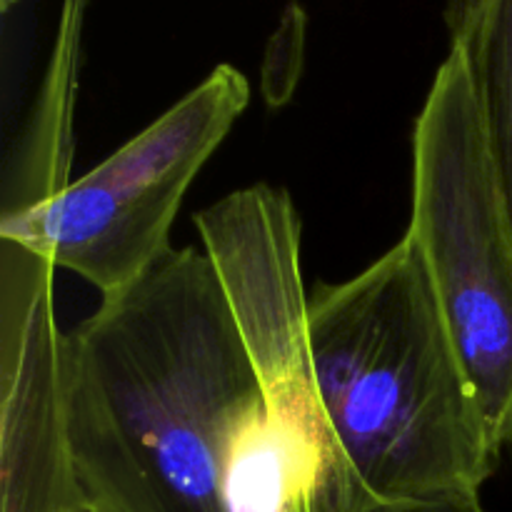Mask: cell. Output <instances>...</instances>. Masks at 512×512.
Segmentation results:
<instances>
[{
    "mask_svg": "<svg viewBox=\"0 0 512 512\" xmlns=\"http://www.w3.org/2000/svg\"><path fill=\"white\" fill-rule=\"evenodd\" d=\"M233 308L290 480V512L363 510L335 450L308 343L300 215L285 188L255 183L195 213Z\"/></svg>",
    "mask_w": 512,
    "mask_h": 512,
    "instance_id": "4",
    "label": "cell"
},
{
    "mask_svg": "<svg viewBox=\"0 0 512 512\" xmlns=\"http://www.w3.org/2000/svg\"><path fill=\"white\" fill-rule=\"evenodd\" d=\"M15 3H18V0H0V5H3V10H5V13H8V10L13 8Z\"/></svg>",
    "mask_w": 512,
    "mask_h": 512,
    "instance_id": "10",
    "label": "cell"
},
{
    "mask_svg": "<svg viewBox=\"0 0 512 512\" xmlns=\"http://www.w3.org/2000/svg\"><path fill=\"white\" fill-rule=\"evenodd\" d=\"M250 103V85L218 65L200 85L98 168L23 213L0 215V240L48 258L113 298L138 283L173 245L185 193Z\"/></svg>",
    "mask_w": 512,
    "mask_h": 512,
    "instance_id": "5",
    "label": "cell"
},
{
    "mask_svg": "<svg viewBox=\"0 0 512 512\" xmlns=\"http://www.w3.org/2000/svg\"><path fill=\"white\" fill-rule=\"evenodd\" d=\"M408 235L503 458L512 443V220L468 65L453 48L415 120Z\"/></svg>",
    "mask_w": 512,
    "mask_h": 512,
    "instance_id": "3",
    "label": "cell"
},
{
    "mask_svg": "<svg viewBox=\"0 0 512 512\" xmlns=\"http://www.w3.org/2000/svg\"><path fill=\"white\" fill-rule=\"evenodd\" d=\"M445 23L468 65L512 220V0H450Z\"/></svg>",
    "mask_w": 512,
    "mask_h": 512,
    "instance_id": "8",
    "label": "cell"
},
{
    "mask_svg": "<svg viewBox=\"0 0 512 512\" xmlns=\"http://www.w3.org/2000/svg\"><path fill=\"white\" fill-rule=\"evenodd\" d=\"M88 0H63L58 33L45 65L38 98L8 158L0 215L23 213L48 203L73 180V125L78 103L83 25Z\"/></svg>",
    "mask_w": 512,
    "mask_h": 512,
    "instance_id": "7",
    "label": "cell"
},
{
    "mask_svg": "<svg viewBox=\"0 0 512 512\" xmlns=\"http://www.w3.org/2000/svg\"><path fill=\"white\" fill-rule=\"evenodd\" d=\"M308 343L363 508L480 495L500 455L408 233L363 273L310 295Z\"/></svg>",
    "mask_w": 512,
    "mask_h": 512,
    "instance_id": "2",
    "label": "cell"
},
{
    "mask_svg": "<svg viewBox=\"0 0 512 512\" xmlns=\"http://www.w3.org/2000/svg\"><path fill=\"white\" fill-rule=\"evenodd\" d=\"M90 512H290L283 450L205 250L170 248L65 333Z\"/></svg>",
    "mask_w": 512,
    "mask_h": 512,
    "instance_id": "1",
    "label": "cell"
},
{
    "mask_svg": "<svg viewBox=\"0 0 512 512\" xmlns=\"http://www.w3.org/2000/svg\"><path fill=\"white\" fill-rule=\"evenodd\" d=\"M358 512H488L480 503V495H455V498L415 500V503L368 505Z\"/></svg>",
    "mask_w": 512,
    "mask_h": 512,
    "instance_id": "9",
    "label": "cell"
},
{
    "mask_svg": "<svg viewBox=\"0 0 512 512\" xmlns=\"http://www.w3.org/2000/svg\"><path fill=\"white\" fill-rule=\"evenodd\" d=\"M55 270L0 240V512H90L70 450Z\"/></svg>",
    "mask_w": 512,
    "mask_h": 512,
    "instance_id": "6",
    "label": "cell"
}]
</instances>
